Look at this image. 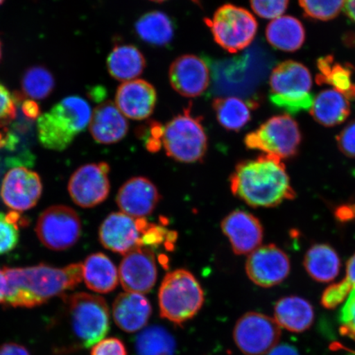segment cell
Listing matches in <instances>:
<instances>
[{
	"instance_id": "obj_5",
	"label": "cell",
	"mask_w": 355,
	"mask_h": 355,
	"mask_svg": "<svg viewBox=\"0 0 355 355\" xmlns=\"http://www.w3.org/2000/svg\"><path fill=\"white\" fill-rule=\"evenodd\" d=\"M204 300L202 288L193 275L187 270H175L164 277L159 287V314L162 318L181 326L196 316Z\"/></svg>"
},
{
	"instance_id": "obj_20",
	"label": "cell",
	"mask_w": 355,
	"mask_h": 355,
	"mask_svg": "<svg viewBox=\"0 0 355 355\" xmlns=\"http://www.w3.org/2000/svg\"><path fill=\"white\" fill-rule=\"evenodd\" d=\"M89 126L93 139L97 143L105 145L121 141L128 131L125 116L111 101L103 102L97 106Z\"/></svg>"
},
{
	"instance_id": "obj_2",
	"label": "cell",
	"mask_w": 355,
	"mask_h": 355,
	"mask_svg": "<svg viewBox=\"0 0 355 355\" xmlns=\"http://www.w3.org/2000/svg\"><path fill=\"white\" fill-rule=\"evenodd\" d=\"M230 180L234 196L252 207H276L296 197L285 164L273 155L239 162Z\"/></svg>"
},
{
	"instance_id": "obj_12",
	"label": "cell",
	"mask_w": 355,
	"mask_h": 355,
	"mask_svg": "<svg viewBox=\"0 0 355 355\" xmlns=\"http://www.w3.org/2000/svg\"><path fill=\"white\" fill-rule=\"evenodd\" d=\"M246 273L255 285L270 288L279 285L291 272L288 255L275 244L260 246L246 261Z\"/></svg>"
},
{
	"instance_id": "obj_8",
	"label": "cell",
	"mask_w": 355,
	"mask_h": 355,
	"mask_svg": "<svg viewBox=\"0 0 355 355\" xmlns=\"http://www.w3.org/2000/svg\"><path fill=\"white\" fill-rule=\"evenodd\" d=\"M213 38L225 51L236 53L254 41L257 31L255 17L245 8L225 4L211 19H205Z\"/></svg>"
},
{
	"instance_id": "obj_27",
	"label": "cell",
	"mask_w": 355,
	"mask_h": 355,
	"mask_svg": "<svg viewBox=\"0 0 355 355\" xmlns=\"http://www.w3.org/2000/svg\"><path fill=\"white\" fill-rule=\"evenodd\" d=\"M310 113L315 121L323 126L339 125L349 117V100L335 89L323 91L313 101Z\"/></svg>"
},
{
	"instance_id": "obj_36",
	"label": "cell",
	"mask_w": 355,
	"mask_h": 355,
	"mask_svg": "<svg viewBox=\"0 0 355 355\" xmlns=\"http://www.w3.org/2000/svg\"><path fill=\"white\" fill-rule=\"evenodd\" d=\"M347 0H300L306 15L312 19L328 21L335 19L343 10Z\"/></svg>"
},
{
	"instance_id": "obj_38",
	"label": "cell",
	"mask_w": 355,
	"mask_h": 355,
	"mask_svg": "<svg viewBox=\"0 0 355 355\" xmlns=\"http://www.w3.org/2000/svg\"><path fill=\"white\" fill-rule=\"evenodd\" d=\"M270 100L277 107L281 108L291 114L311 110L314 101L313 95L310 93L299 96L270 94Z\"/></svg>"
},
{
	"instance_id": "obj_15",
	"label": "cell",
	"mask_w": 355,
	"mask_h": 355,
	"mask_svg": "<svg viewBox=\"0 0 355 355\" xmlns=\"http://www.w3.org/2000/svg\"><path fill=\"white\" fill-rule=\"evenodd\" d=\"M146 223L145 218H133L123 212L111 213L100 226V242L107 250L125 255L140 247L141 230Z\"/></svg>"
},
{
	"instance_id": "obj_39",
	"label": "cell",
	"mask_w": 355,
	"mask_h": 355,
	"mask_svg": "<svg viewBox=\"0 0 355 355\" xmlns=\"http://www.w3.org/2000/svg\"><path fill=\"white\" fill-rule=\"evenodd\" d=\"M354 287L345 278L338 283L332 284L323 292L321 303L324 308L334 309L344 303Z\"/></svg>"
},
{
	"instance_id": "obj_32",
	"label": "cell",
	"mask_w": 355,
	"mask_h": 355,
	"mask_svg": "<svg viewBox=\"0 0 355 355\" xmlns=\"http://www.w3.org/2000/svg\"><path fill=\"white\" fill-rule=\"evenodd\" d=\"M176 343L170 332L161 326H150L137 336V355H174Z\"/></svg>"
},
{
	"instance_id": "obj_34",
	"label": "cell",
	"mask_w": 355,
	"mask_h": 355,
	"mask_svg": "<svg viewBox=\"0 0 355 355\" xmlns=\"http://www.w3.org/2000/svg\"><path fill=\"white\" fill-rule=\"evenodd\" d=\"M17 102L19 96L0 84V149L12 145L16 140L11 127L17 117Z\"/></svg>"
},
{
	"instance_id": "obj_7",
	"label": "cell",
	"mask_w": 355,
	"mask_h": 355,
	"mask_svg": "<svg viewBox=\"0 0 355 355\" xmlns=\"http://www.w3.org/2000/svg\"><path fill=\"white\" fill-rule=\"evenodd\" d=\"M301 140L298 123L290 115L283 114L269 119L248 133L244 144L248 149L260 150L284 161L296 157Z\"/></svg>"
},
{
	"instance_id": "obj_46",
	"label": "cell",
	"mask_w": 355,
	"mask_h": 355,
	"mask_svg": "<svg viewBox=\"0 0 355 355\" xmlns=\"http://www.w3.org/2000/svg\"><path fill=\"white\" fill-rule=\"evenodd\" d=\"M0 355H31L28 349L17 343H6L0 346Z\"/></svg>"
},
{
	"instance_id": "obj_53",
	"label": "cell",
	"mask_w": 355,
	"mask_h": 355,
	"mask_svg": "<svg viewBox=\"0 0 355 355\" xmlns=\"http://www.w3.org/2000/svg\"><path fill=\"white\" fill-rule=\"evenodd\" d=\"M2 59V43L1 41H0V60Z\"/></svg>"
},
{
	"instance_id": "obj_52",
	"label": "cell",
	"mask_w": 355,
	"mask_h": 355,
	"mask_svg": "<svg viewBox=\"0 0 355 355\" xmlns=\"http://www.w3.org/2000/svg\"><path fill=\"white\" fill-rule=\"evenodd\" d=\"M193 3L198 4L199 6H201V0H191Z\"/></svg>"
},
{
	"instance_id": "obj_24",
	"label": "cell",
	"mask_w": 355,
	"mask_h": 355,
	"mask_svg": "<svg viewBox=\"0 0 355 355\" xmlns=\"http://www.w3.org/2000/svg\"><path fill=\"white\" fill-rule=\"evenodd\" d=\"M304 268L314 281L329 283L338 277L341 261L337 252L329 244L316 243L306 252Z\"/></svg>"
},
{
	"instance_id": "obj_18",
	"label": "cell",
	"mask_w": 355,
	"mask_h": 355,
	"mask_svg": "<svg viewBox=\"0 0 355 355\" xmlns=\"http://www.w3.org/2000/svg\"><path fill=\"white\" fill-rule=\"evenodd\" d=\"M161 198L152 181L144 177H135L119 189L116 202L124 214L137 219L152 214Z\"/></svg>"
},
{
	"instance_id": "obj_43",
	"label": "cell",
	"mask_w": 355,
	"mask_h": 355,
	"mask_svg": "<svg viewBox=\"0 0 355 355\" xmlns=\"http://www.w3.org/2000/svg\"><path fill=\"white\" fill-rule=\"evenodd\" d=\"M91 355H128V353L121 340L110 337L93 345Z\"/></svg>"
},
{
	"instance_id": "obj_1",
	"label": "cell",
	"mask_w": 355,
	"mask_h": 355,
	"mask_svg": "<svg viewBox=\"0 0 355 355\" xmlns=\"http://www.w3.org/2000/svg\"><path fill=\"white\" fill-rule=\"evenodd\" d=\"M7 279L6 304L11 307L34 308L67 291L76 288L83 279V264L58 268L46 264L28 268H4Z\"/></svg>"
},
{
	"instance_id": "obj_54",
	"label": "cell",
	"mask_w": 355,
	"mask_h": 355,
	"mask_svg": "<svg viewBox=\"0 0 355 355\" xmlns=\"http://www.w3.org/2000/svg\"><path fill=\"white\" fill-rule=\"evenodd\" d=\"M150 1H153L155 3H163L166 1V0H150Z\"/></svg>"
},
{
	"instance_id": "obj_56",
	"label": "cell",
	"mask_w": 355,
	"mask_h": 355,
	"mask_svg": "<svg viewBox=\"0 0 355 355\" xmlns=\"http://www.w3.org/2000/svg\"><path fill=\"white\" fill-rule=\"evenodd\" d=\"M6 1V0H0V6H1V4Z\"/></svg>"
},
{
	"instance_id": "obj_37",
	"label": "cell",
	"mask_w": 355,
	"mask_h": 355,
	"mask_svg": "<svg viewBox=\"0 0 355 355\" xmlns=\"http://www.w3.org/2000/svg\"><path fill=\"white\" fill-rule=\"evenodd\" d=\"M177 239V234L174 232H168L163 226L155 224L146 223L143 230L140 239V247L155 250L159 246L164 245L171 250Z\"/></svg>"
},
{
	"instance_id": "obj_41",
	"label": "cell",
	"mask_w": 355,
	"mask_h": 355,
	"mask_svg": "<svg viewBox=\"0 0 355 355\" xmlns=\"http://www.w3.org/2000/svg\"><path fill=\"white\" fill-rule=\"evenodd\" d=\"M290 0H250L256 15L266 19H275L286 12Z\"/></svg>"
},
{
	"instance_id": "obj_14",
	"label": "cell",
	"mask_w": 355,
	"mask_h": 355,
	"mask_svg": "<svg viewBox=\"0 0 355 355\" xmlns=\"http://www.w3.org/2000/svg\"><path fill=\"white\" fill-rule=\"evenodd\" d=\"M119 277L126 292L144 295L152 291L157 279L153 250L139 247L128 252L119 266Z\"/></svg>"
},
{
	"instance_id": "obj_47",
	"label": "cell",
	"mask_w": 355,
	"mask_h": 355,
	"mask_svg": "<svg viewBox=\"0 0 355 355\" xmlns=\"http://www.w3.org/2000/svg\"><path fill=\"white\" fill-rule=\"evenodd\" d=\"M22 112L26 118L30 119H37L41 116L39 105L33 100H26L21 105Z\"/></svg>"
},
{
	"instance_id": "obj_26",
	"label": "cell",
	"mask_w": 355,
	"mask_h": 355,
	"mask_svg": "<svg viewBox=\"0 0 355 355\" xmlns=\"http://www.w3.org/2000/svg\"><path fill=\"white\" fill-rule=\"evenodd\" d=\"M146 60L139 49L132 44L115 46L107 59V69L111 77L119 81L128 82L143 73Z\"/></svg>"
},
{
	"instance_id": "obj_3",
	"label": "cell",
	"mask_w": 355,
	"mask_h": 355,
	"mask_svg": "<svg viewBox=\"0 0 355 355\" xmlns=\"http://www.w3.org/2000/svg\"><path fill=\"white\" fill-rule=\"evenodd\" d=\"M61 322L66 336L58 350L69 353L88 349L104 339L110 330V309L101 296L80 292L63 295Z\"/></svg>"
},
{
	"instance_id": "obj_35",
	"label": "cell",
	"mask_w": 355,
	"mask_h": 355,
	"mask_svg": "<svg viewBox=\"0 0 355 355\" xmlns=\"http://www.w3.org/2000/svg\"><path fill=\"white\" fill-rule=\"evenodd\" d=\"M24 223L19 212H0V255L15 250L19 242V227Z\"/></svg>"
},
{
	"instance_id": "obj_28",
	"label": "cell",
	"mask_w": 355,
	"mask_h": 355,
	"mask_svg": "<svg viewBox=\"0 0 355 355\" xmlns=\"http://www.w3.org/2000/svg\"><path fill=\"white\" fill-rule=\"evenodd\" d=\"M266 39L275 48L286 52L299 50L305 40V31L301 22L291 16L275 19L266 31Z\"/></svg>"
},
{
	"instance_id": "obj_44",
	"label": "cell",
	"mask_w": 355,
	"mask_h": 355,
	"mask_svg": "<svg viewBox=\"0 0 355 355\" xmlns=\"http://www.w3.org/2000/svg\"><path fill=\"white\" fill-rule=\"evenodd\" d=\"M148 136L146 140V146L150 152H158L162 148L164 127L157 121L150 122Z\"/></svg>"
},
{
	"instance_id": "obj_9",
	"label": "cell",
	"mask_w": 355,
	"mask_h": 355,
	"mask_svg": "<svg viewBox=\"0 0 355 355\" xmlns=\"http://www.w3.org/2000/svg\"><path fill=\"white\" fill-rule=\"evenodd\" d=\"M35 233L40 241L49 250H68L81 237V219L78 213L69 207L52 206L39 216Z\"/></svg>"
},
{
	"instance_id": "obj_23",
	"label": "cell",
	"mask_w": 355,
	"mask_h": 355,
	"mask_svg": "<svg viewBox=\"0 0 355 355\" xmlns=\"http://www.w3.org/2000/svg\"><path fill=\"white\" fill-rule=\"evenodd\" d=\"M274 316L279 327L292 332H303L313 325L314 311L309 302L301 297L287 296L277 301Z\"/></svg>"
},
{
	"instance_id": "obj_22",
	"label": "cell",
	"mask_w": 355,
	"mask_h": 355,
	"mask_svg": "<svg viewBox=\"0 0 355 355\" xmlns=\"http://www.w3.org/2000/svg\"><path fill=\"white\" fill-rule=\"evenodd\" d=\"M272 94L299 96L309 93L312 77L306 67L298 62L287 60L278 64L270 77Z\"/></svg>"
},
{
	"instance_id": "obj_10",
	"label": "cell",
	"mask_w": 355,
	"mask_h": 355,
	"mask_svg": "<svg viewBox=\"0 0 355 355\" xmlns=\"http://www.w3.org/2000/svg\"><path fill=\"white\" fill-rule=\"evenodd\" d=\"M234 340L245 355H264L278 345L282 331L275 319L256 312L247 313L234 328Z\"/></svg>"
},
{
	"instance_id": "obj_11",
	"label": "cell",
	"mask_w": 355,
	"mask_h": 355,
	"mask_svg": "<svg viewBox=\"0 0 355 355\" xmlns=\"http://www.w3.org/2000/svg\"><path fill=\"white\" fill-rule=\"evenodd\" d=\"M107 163L87 164L78 168L71 176L68 189L71 198L78 206L92 208L108 198L110 183Z\"/></svg>"
},
{
	"instance_id": "obj_40",
	"label": "cell",
	"mask_w": 355,
	"mask_h": 355,
	"mask_svg": "<svg viewBox=\"0 0 355 355\" xmlns=\"http://www.w3.org/2000/svg\"><path fill=\"white\" fill-rule=\"evenodd\" d=\"M338 319L341 324V334L355 341V287L349 293L340 309Z\"/></svg>"
},
{
	"instance_id": "obj_6",
	"label": "cell",
	"mask_w": 355,
	"mask_h": 355,
	"mask_svg": "<svg viewBox=\"0 0 355 355\" xmlns=\"http://www.w3.org/2000/svg\"><path fill=\"white\" fill-rule=\"evenodd\" d=\"M162 145L168 157L177 162L195 163L205 157L207 137L202 118L192 114V105L164 126Z\"/></svg>"
},
{
	"instance_id": "obj_48",
	"label": "cell",
	"mask_w": 355,
	"mask_h": 355,
	"mask_svg": "<svg viewBox=\"0 0 355 355\" xmlns=\"http://www.w3.org/2000/svg\"><path fill=\"white\" fill-rule=\"evenodd\" d=\"M266 355H300L295 346L286 343L277 345Z\"/></svg>"
},
{
	"instance_id": "obj_45",
	"label": "cell",
	"mask_w": 355,
	"mask_h": 355,
	"mask_svg": "<svg viewBox=\"0 0 355 355\" xmlns=\"http://www.w3.org/2000/svg\"><path fill=\"white\" fill-rule=\"evenodd\" d=\"M335 216L337 220L345 223L355 219V203H345L336 208Z\"/></svg>"
},
{
	"instance_id": "obj_21",
	"label": "cell",
	"mask_w": 355,
	"mask_h": 355,
	"mask_svg": "<svg viewBox=\"0 0 355 355\" xmlns=\"http://www.w3.org/2000/svg\"><path fill=\"white\" fill-rule=\"evenodd\" d=\"M152 313V306L144 295L122 293L114 301V320L123 331L132 333L143 329Z\"/></svg>"
},
{
	"instance_id": "obj_42",
	"label": "cell",
	"mask_w": 355,
	"mask_h": 355,
	"mask_svg": "<svg viewBox=\"0 0 355 355\" xmlns=\"http://www.w3.org/2000/svg\"><path fill=\"white\" fill-rule=\"evenodd\" d=\"M336 144L345 157L355 158V121L350 122L337 135Z\"/></svg>"
},
{
	"instance_id": "obj_51",
	"label": "cell",
	"mask_w": 355,
	"mask_h": 355,
	"mask_svg": "<svg viewBox=\"0 0 355 355\" xmlns=\"http://www.w3.org/2000/svg\"><path fill=\"white\" fill-rule=\"evenodd\" d=\"M344 8L346 15L355 22V0H347Z\"/></svg>"
},
{
	"instance_id": "obj_33",
	"label": "cell",
	"mask_w": 355,
	"mask_h": 355,
	"mask_svg": "<svg viewBox=\"0 0 355 355\" xmlns=\"http://www.w3.org/2000/svg\"><path fill=\"white\" fill-rule=\"evenodd\" d=\"M21 87L30 100H44L54 91L55 81L51 71L42 66H33L26 70Z\"/></svg>"
},
{
	"instance_id": "obj_29",
	"label": "cell",
	"mask_w": 355,
	"mask_h": 355,
	"mask_svg": "<svg viewBox=\"0 0 355 355\" xmlns=\"http://www.w3.org/2000/svg\"><path fill=\"white\" fill-rule=\"evenodd\" d=\"M317 65L318 84H329L348 100L355 99V82L352 67L337 63L331 55L320 58Z\"/></svg>"
},
{
	"instance_id": "obj_16",
	"label": "cell",
	"mask_w": 355,
	"mask_h": 355,
	"mask_svg": "<svg viewBox=\"0 0 355 355\" xmlns=\"http://www.w3.org/2000/svg\"><path fill=\"white\" fill-rule=\"evenodd\" d=\"M171 87L181 96L193 98L203 94L210 84V70L201 58L184 55L173 62L168 70Z\"/></svg>"
},
{
	"instance_id": "obj_55",
	"label": "cell",
	"mask_w": 355,
	"mask_h": 355,
	"mask_svg": "<svg viewBox=\"0 0 355 355\" xmlns=\"http://www.w3.org/2000/svg\"><path fill=\"white\" fill-rule=\"evenodd\" d=\"M345 355H355V352H353V350H349L348 354H346Z\"/></svg>"
},
{
	"instance_id": "obj_50",
	"label": "cell",
	"mask_w": 355,
	"mask_h": 355,
	"mask_svg": "<svg viewBox=\"0 0 355 355\" xmlns=\"http://www.w3.org/2000/svg\"><path fill=\"white\" fill-rule=\"evenodd\" d=\"M7 286L6 273L3 269L0 268V304H6Z\"/></svg>"
},
{
	"instance_id": "obj_30",
	"label": "cell",
	"mask_w": 355,
	"mask_h": 355,
	"mask_svg": "<svg viewBox=\"0 0 355 355\" xmlns=\"http://www.w3.org/2000/svg\"><path fill=\"white\" fill-rule=\"evenodd\" d=\"M137 34L144 42L155 46H166L174 37V25L162 12L153 11L141 16L136 22Z\"/></svg>"
},
{
	"instance_id": "obj_17",
	"label": "cell",
	"mask_w": 355,
	"mask_h": 355,
	"mask_svg": "<svg viewBox=\"0 0 355 355\" xmlns=\"http://www.w3.org/2000/svg\"><path fill=\"white\" fill-rule=\"evenodd\" d=\"M221 230L228 238L235 254H251L261 246L263 227L252 213L242 210L230 212L222 220Z\"/></svg>"
},
{
	"instance_id": "obj_4",
	"label": "cell",
	"mask_w": 355,
	"mask_h": 355,
	"mask_svg": "<svg viewBox=\"0 0 355 355\" xmlns=\"http://www.w3.org/2000/svg\"><path fill=\"white\" fill-rule=\"evenodd\" d=\"M90 105L82 97H66L37 119V135L44 148L62 152L86 130L92 116Z\"/></svg>"
},
{
	"instance_id": "obj_13",
	"label": "cell",
	"mask_w": 355,
	"mask_h": 355,
	"mask_svg": "<svg viewBox=\"0 0 355 355\" xmlns=\"http://www.w3.org/2000/svg\"><path fill=\"white\" fill-rule=\"evenodd\" d=\"M41 177L26 167H15L8 171L2 181L0 195L12 211L21 212L32 209L42 197Z\"/></svg>"
},
{
	"instance_id": "obj_19",
	"label": "cell",
	"mask_w": 355,
	"mask_h": 355,
	"mask_svg": "<svg viewBox=\"0 0 355 355\" xmlns=\"http://www.w3.org/2000/svg\"><path fill=\"white\" fill-rule=\"evenodd\" d=\"M115 102L124 116L143 121L153 113L157 102V91L144 80H131L118 87Z\"/></svg>"
},
{
	"instance_id": "obj_31",
	"label": "cell",
	"mask_w": 355,
	"mask_h": 355,
	"mask_svg": "<svg viewBox=\"0 0 355 355\" xmlns=\"http://www.w3.org/2000/svg\"><path fill=\"white\" fill-rule=\"evenodd\" d=\"M217 121L228 131L239 132L251 119L250 105L238 97H219L212 102Z\"/></svg>"
},
{
	"instance_id": "obj_25",
	"label": "cell",
	"mask_w": 355,
	"mask_h": 355,
	"mask_svg": "<svg viewBox=\"0 0 355 355\" xmlns=\"http://www.w3.org/2000/svg\"><path fill=\"white\" fill-rule=\"evenodd\" d=\"M83 279L89 290L100 294L114 291L119 281L116 266L101 252L87 257L83 264Z\"/></svg>"
},
{
	"instance_id": "obj_49",
	"label": "cell",
	"mask_w": 355,
	"mask_h": 355,
	"mask_svg": "<svg viewBox=\"0 0 355 355\" xmlns=\"http://www.w3.org/2000/svg\"><path fill=\"white\" fill-rule=\"evenodd\" d=\"M345 279L355 287V254L350 257L346 263Z\"/></svg>"
}]
</instances>
